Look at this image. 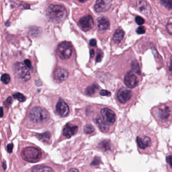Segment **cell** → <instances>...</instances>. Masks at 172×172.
<instances>
[{
	"label": "cell",
	"mask_w": 172,
	"mask_h": 172,
	"mask_svg": "<svg viewBox=\"0 0 172 172\" xmlns=\"http://www.w3.org/2000/svg\"><path fill=\"white\" fill-rule=\"evenodd\" d=\"M69 171H75V172H78V170H77V169H70V170H69Z\"/></svg>",
	"instance_id": "obj_44"
},
{
	"label": "cell",
	"mask_w": 172,
	"mask_h": 172,
	"mask_svg": "<svg viewBox=\"0 0 172 172\" xmlns=\"http://www.w3.org/2000/svg\"><path fill=\"white\" fill-rule=\"evenodd\" d=\"M136 6L138 9L142 13L146 15H148L151 12V8L150 6L143 1H139L137 2Z\"/></svg>",
	"instance_id": "obj_18"
},
{
	"label": "cell",
	"mask_w": 172,
	"mask_h": 172,
	"mask_svg": "<svg viewBox=\"0 0 172 172\" xmlns=\"http://www.w3.org/2000/svg\"><path fill=\"white\" fill-rule=\"evenodd\" d=\"M166 29L168 33L170 35H172V19H171V20L169 21L168 24L166 25Z\"/></svg>",
	"instance_id": "obj_29"
},
{
	"label": "cell",
	"mask_w": 172,
	"mask_h": 172,
	"mask_svg": "<svg viewBox=\"0 0 172 172\" xmlns=\"http://www.w3.org/2000/svg\"><path fill=\"white\" fill-rule=\"evenodd\" d=\"M29 116L32 121L37 123H45L50 119V114L47 109L40 107H33Z\"/></svg>",
	"instance_id": "obj_2"
},
{
	"label": "cell",
	"mask_w": 172,
	"mask_h": 172,
	"mask_svg": "<svg viewBox=\"0 0 172 172\" xmlns=\"http://www.w3.org/2000/svg\"><path fill=\"white\" fill-rule=\"evenodd\" d=\"M97 29L99 31H103L109 29L110 23L109 19L105 17H100L97 20Z\"/></svg>",
	"instance_id": "obj_15"
},
{
	"label": "cell",
	"mask_w": 172,
	"mask_h": 172,
	"mask_svg": "<svg viewBox=\"0 0 172 172\" xmlns=\"http://www.w3.org/2000/svg\"><path fill=\"white\" fill-rule=\"evenodd\" d=\"M78 127L73 124L68 123L66 125L63 129V135L67 138L71 137L77 133Z\"/></svg>",
	"instance_id": "obj_14"
},
{
	"label": "cell",
	"mask_w": 172,
	"mask_h": 172,
	"mask_svg": "<svg viewBox=\"0 0 172 172\" xmlns=\"http://www.w3.org/2000/svg\"><path fill=\"white\" fill-rule=\"evenodd\" d=\"M154 115L156 119L162 123H167L172 119V109L170 106L166 105L156 107Z\"/></svg>",
	"instance_id": "obj_3"
},
{
	"label": "cell",
	"mask_w": 172,
	"mask_h": 172,
	"mask_svg": "<svg viewBox=\"0 0 172 172\" xmlns=\"http://www.w3.org/2000/svg\"><path fill=\"white\" fill-rule=\"evenodd\" d=\"M37 138L41 141L46 142L49 141L51 137V134L49 132H45L43 133L37 134Z\"/></svg>",
	"instance_id": "obj_21"
},
{
	"label": "cell",
	"mask_w": 172,
	"mask_h": 172,
	"mask_svg": "<svg viewBox=\"0 0 172 172\" xmlns=\"http://www.w3.org/2000/svg\"><path fill=\"white\" fill-rule=\"evenodd\" d=\"M170 70L172 72V57L171 58V63H170Z\"/></svg>",
	"instance_id": "obj_42"
},
{
	"label": "cell",
	"mask_w": 172,
	"mask_h": 172,
	"mask_svg": "<svg viewBox=\"0 0 172 172\" xmlns=\"http://www.w3.org/2000/svg\"><path fill=\"white\" fill-rule=\"evenodd\" d=\"M99 86L96 84L90 85V86H89L87 87V88L85 90V93L87 95H93L95 93V92L97 90V89H99Z\"/></svg>",
	"instance_id": "obj_22"
},
{
	"label": "cell",
	"mask_w": 172,
	"mask_h": 172,
	"mask_svg": "<svg viewBox=\"0 0 172 172\" xmlns=\"http://www.w3.org/2000/svg\"><path fill=\"white\" fill-rule=\"evenodd\" d=\"M7 151L9 153H11L13 151V144H9L7 145Z\"/></svg>",
	"instance_id": "obj_38"
},
{
	"label": "cell",
	"mask_w": 172,
	"mask_h": 172,
	"mask_svg": "<svg viewBox=\"0 0 172 172\" xmlns=\"http://www.w3.org/2000/svg\"><path fill=\"white\" fill-rule=\"evenodd\" d=\"M166 160H167V162L169 164V165L172 168V155H170L167 156Z\"/></svg>",
	"instance_id": "obj_36"
},
{
	"label": "cell",
	"mask_w": 172,
	"mask_h": 172,
	"mask_svg": "<svg viewBox=\"0 0 172 172\" xmlns=\"http://www.w3.org/2000/svg\"><path fill=\"white\" fill-rule=\"evenodd\" d=\"M103 58V53L101 51H99L97 54V58H96V61L97 62H100L102 60Z\"/></svg>",
	"instance_id": "obj_33"
},
{
	"label": "cell",
	"mask_w": 172,
	"mask_h": 172,
	"mask_svg": "<svg viewBox=\"0 0 172 172\" xmlns=\"http://www.w3.org/2000/svg\"><path fill=\"white\" fill-rule=\"evenodd\" d=\"M94 130V128L91 125H86L84 127L83 131L86 134L92 133Z\"/></svg>",
	"instance_id": "obj_26"
},
{
	"label": "cell",
	"mask_w": 172,
	"mask_h": 172,
	"mask_svg": "<svg viewBox=\"0 0 172 172\" xmlns=\"http://www.w3.org/2000/svg\"><path fill=\"white\" fill-rule=\"evenodd\" d=\"M72 47L70 43L63 41L59 44L57 49V55L62 60H66L71 57L72 53Z\"/></svg>",
	"instance_id": "obj_6"
},
{
	"label": "cell",
	"mask_w": 172,
	"mask_h": 172,
	"mask_svg": "<svg viewBox=\"0 0 172 172\" xmlns=\"http://www.w3.org/2000/svg\"><path fill=\"white\" fill-rule=\"evenodd\" d=\"M132 68L133 70L135 71L136 73L140 74V71L139 67L137 63L136 62H133L132 64Z\"/></svg>",
	"instance_id": "obj_28"
},
{
	"label": "cell",
	"mask_w": 172,
	"mask_h": 172,
	"mask_svg": "<svg viewBox=\"0 0 172 172\" xmlns=\"http://www.w3.org/2000/svg\"><path fill=\"white\" fill-rule=\"evenodd\" d=\"M23 158L29 162H36L40 160L41 157V152L37 148H25L23 150L21 153Z\"/></svg>",
	"instance_id": "obj_5"
},
{
	"label": "cell",
	"mask_w": 172,
	"mask_h": 172,
	"mask_svg": "<svg viewBox=\"0 0 172 172\" xmlns=\"http://www.w3.org/2000/svg\"><path fill=\"white\" fill-rule=\"evenodd\" d=\"M101 118L103 121L108 125H113L115 122V114L108 108H103L101 110Z\"/></svg>",
	"instance_id": "obj_8"
},
{
	"label": "cell",
	"mask_w": 172,
	"mask_h": 172,
	"mask_svg": "<svg viewBox=\"0 0 172 172\" xmlns=\"http://www.w3.org/2000/svg\"><path fill=\"white\" fill-rule=\"evenodd\" d=\"M160 4L169 10L172 9V0H160Z\"/></svg>",
	"instance_id": "obj_24"
},
{
	"label": "cell",
	"mask_w": 172,
	"mask_h": 172,
	"mask_svg": "<svg viewBox=\"0 0 172 172\" xmlns=\"http://www.w3.org/2000/svg\"><path fill=\"white\" fill-rule=\"evenodd\" d=\"M56 111L61 117H66L69 113V108L67 103L63 99H60L56 105Z\"/></svg>",
	"instance_id": "obj_13"
},
{
	"label": "cell",
	"mask_w": 172,
	"mask_h": 172,
	"mask_svg": "<svg viewBox=\"0 0 172 172\" xmlns=\"http://www.w3.org/2000/svg\"><path fill=\"white\" fill-rule=\"evenodd\" d=\"M13 97L15 99H17L20 102H24L26 100V97H25L24 95H23L22 94L17 92L13 95Z\"/></svg>",
	"instance_id": "obj_25"
},
{
	"label": "cell",
	"mask_w": 172,
	"mask_h": 172,
	"mask_svg": "<svg viewBox=\"0 0 172 172\" xmlns=\"http://www.w3.org/2000/svg\"><path fill=\"white\" fill-rule=\"evenodd\" d=\"M89 45L92 47H94L97 45V41L95 39H92L89 41Z\"/></svg>",
	"instance_id": "obj_39"
},
{
	"label": "cell",
	"mask_w": 172,
	"mask_h": 172,
	"mask_svg": "<svg viewBox=\"0 0 172 172\" xmlns=\"http://www.w3.org/2000/svg\"><path fill=\"white\" fill-rule=\"evenodd\" d=\"M137 143L138 147L142 150H144L151 145V139L148 136H143V137H137Z\"/></svg>",
	"instance_id": "obj_17"
},
{
	"label": "cell",
	"mask_w": 172,
	"mask_h": 172,
	"mask_svg": "<svg viewBox=\"0 0 172 172\" xmlns=\"http://www.w3.org/2000/svg\"><path fill=\"white\" fill-rule=\"evenodd\" d=\"M1 81L5 84H7L10 81V75L8 74H4L1 76Z\"/></svg>",
	"instance_id": "obj_27"
},
{
	"label": "cell",
	"mask_w": 172,
	"mask_h": 172,
	"mask_svg": "<svg viewBox=\"0 0 172 172\" xmlns=\"http://www.w3.org/2000/svg\"><path fill=\"white\" fill-rule=\"evenodd\" d=\"M101 162L100 160V158H95V159L93 160V162H91V165L92 166H97L99 164V162Z\"/></svg>",
	"instance_id": "obj_35"
},
{
	"label": "cell",
	"mask_w": 172,
	"mask_h": 172,
	"mask_svg": "<svg viewBox=\"0 0 172 172\" xmlns=\"http://www.w3.org/2000/svg\"><path fill=\"white\" fill-rule=\"evenodd\" d=\"M68 72L66 69L59 67L55 70L54 72V77L55 81L58 83H61L66 80L68 77Z\"/></svg>",
	"instance_id": "obj_11"
},
{
	"label": "cell",
	"mask_w": 172,
	"mask_h": 172,
	"mask_svg": "<svg viewBox=\"0 0 172 172\" xmlns=\"http://www.w3.org/2000/svg\"><path fill=\"white\" fill-rule=\"evenodd\" d=\"M46 15L49 20L52 22L60 23L65 20L67 15L66 9L59 5H51L46 11Z\"/></svg>",
	"instance_id": "obj_1"
},
{
	"label": "cell",
	"mask_w": 172,
	"mask_h": 172,
	"mask_svg": "<svg viewBox=\"0 0 172 172\" xmlns=\"http://www.w3.org/2000/svg\"><path fill=\"white\" fill-rule=\"evenodd\" d=\"M3 168L4 169V170H6L7 168V165H6V162L4 160L3 162Z\"/></svg>",
	"instance_id": "obj_41"
},
{
	"label": "cell",
	"mask_w": 172,
	"mask_h": 172,
	"mask_svg": "<svg viewBox=\"0 0 172 172\" xmlns=\"http://www.w3.org/2000/svg\"><path fill=\"white\" fill-rule=\"evenodd\" d=\"M94 121L97 126V127L99 128V129L101 130V131L106 132L109 131V125L105 123L103 121L102 118L99 115L95 116L94 118Z\"/></svg>",
	"instance_id": "obj_16"
},
{
	"label": "cell",
	"mask_w": 172,
	"mask_h": 172,
	"mask_svg": "<svg viewBox=\"0 0 172 172\" xmlns=\"http://www.w3.org/2000/svg\"><path fill=\"white\" fill-rule=\"evenodd\" d=\"M124 32L121 29H118L113 35V41L116 44H119L123 39Z\"/></svg>",
	"instance_id": "obj_19"
},
{
	"label": "cell",
	"mask_w": 172,
	"mask_h": 172,
	"mask_svg": "<svg viewBox=\"0 0 172 172\" xmlns=\"http://www.w3.org/2000/svg\"><path fill=\"white\" fill-rule=\"evenodd\" d=\"M13 71L15 76L21 81H28L31 78L29 68L22 63H16L13 66Z\"/></svg>",
	"instance_id": "obj_4"
},
{
	"label": "cell",
	"mask_w": 172,
	"mask_h": 172,
	"mask_svg": "<svg viewBox=\"0 0 172 172\" xmlns=\"http://www.w3.org/2000/svg\"><path fill=\"white\" fill-rule=\"evenodd\" d=\"M12 103V99L11 97H9L4 102V105L5 107H8Z\"/></svg>",
	"instance_id": "obj_31"
},
{
	"label": "cell",
	"mask_w": 172,
	"mask_h": 172,
	"mask_svg": "<svg viewBox=\"0 0 172 172\" xmlns=\"http://www.w3.org/2000/svg\"><path fill=\"white\" fill-rule=\"evenodd\" d=\"M94 21L90 15H87L82 17L78 22V25L80 28L84 31L90 30L94 27Z\"/></svg>",
	"instance_id": "obj_7"
},
{
	"label": "cell",
	"mask_w": 172,
	"mask_h": 172,
	"mask_svg": "<svg viewBox=\"0 0 172 172\" xmlns=\"http://www.w3.org/2000/svg\"><path fill=\"white\" fill-rule=\"evenodd\" d=\"M78 1H79V2L84 3L87 1L88 0H78Z\"/></svg>",
	"instance_id": "obj_45"
},
{
	"label": "cell",
	"mask_w": 172,
	"mask_h": 172,
	"mask_svg": "<svg viewBox=\"0 0 172 172\" xmlns=\"http://www.w3.org/2000/svg\"><path fill=\"white\" fill-rule=\"evenodd\" d=\"M124 83L128 87L133 88L137 85L138 79L133 72H129L124 77Z\"/></svg>",
	"instance_id": "obj_12"
},
{
	"label": "cell",
	"mask_w": 172,
	"mask_h": 172,
	"mask_svg": "<svg viewBox=\"0 0 172 172\" xmlns=\"http://www.w3.org/2000/svg\"><path fill=\"white\" fill-rule=\"evenodd\" d=\"M99 94L103 96H107V97H109L111 95V93L109 91H107V90H101L99 92Z\"/></svg>",
	"instance_id": "obj_34"
},
{
	"label": "cell",
	"mask_w": 172,
	"mask_h": 172,
	"mask_svg": "<svg viewBox=\"0 0 172 172\" xmlns=\"http://www.w3.org/2000/svg\"><path fill=\"white\" fill-rule=\"evenodd\" d=\"M94 51L93 50V49H92L90 51V57L91 58H93L94 57Z\"/></svg>",
	"instance_id": "obj_40"
},
{
	"label": "cell",
	"mask_w": 172,
	"mask_h": 172,
	"mask_svg": "<svg viewBox=\"0 0 172 172\" xmlns=\"http://www.w3.org/2000/svg\"><path fill=\"white\" fill-rule=\"evenodd\" d=\"M24 64L25 65L27 66L28 68H31V62L30 60H29L28 59H26L24 61Z\"/></svg>",
	"instance_id": "obj_37"
},
{
	"label": "cell",
	"mask_w": 172,
	"mask_h": 172,
	"mask_svg": "<svg viewBox=\"0 0 172 172\" xmlns=\"http://www.w3.org/2000/svg\"><path fill=\"white\" fill-rule=\"evenodd\" d=\"M3 107H1V117H3Z\"/></svg>",
	"instance_id": "obj_43"
},
{
	"label": "cell",
	"mask_w": 172,
	"mask_h": 172,
	"mask_svg": "<svg viewBox=\"0 0 172 172\" xmlns=\"http://www.w3.org/2000/svg\"><path fill=\"white\" fill-rule=\"evenodd\" d=\"M100 148L105 152H107L111 149V144L109 140H105L100 143Z\"/></svg>",
	"instance_id": "obj_23"
},
{
	"label": "cell",
	"mask_w": 172,
	"mask_h": 172,
	"mask_svg": "<svg viewBox=\"0 0 172 172\" xmlns=\"http://www.w3.org/2000/svg\"><path fill=\"white\" fill-rule=\"evenodd\" d=\"M135 22L137 24L141 25L144 24V19L143 18H142L141 17L138 16L136 17Z\"/></svg>",
	"instance_id": "obj_30"
},
{
	"label": "cell",
	"mask_w": 172,
	"mask_h": 172,
	"mask_svg": "<svg viewBox=\"0 0 172 172\" xmlns=\"http://www.w3.org/2000/svg\"><path fill=\"white\" fill-rule=\"evenodd\" d=\"M132 95L131 90L125 87H122L118 92V99L120 103H125L131 99Z\"/></svg>",
	"instance_id": "obj_10"
},
{
	"label": "cell",
	"mask_w": 172,
	"mask_h": 172,
	"mask_svg": "<svg viewBox=\"0 0 172 172\" xmlns=\"http://www.w3.org/2000/svg\"><path fill=\"white\" fill-rule=\"evenodd\" d=\"M145 27H138V29L136 30V33H137L139 35H141V34H143L145 33Z\"/></svg>",
	"instance_id": "obj_32"
},
{
	"label": "cell",
	"mask_w": 172,
	"mask_h": 172,
	"mask_svg": "<svg viewBox=\"0 0 172 172\" xmlns=\"http://www.w3.org/2000/svg\"><path fill=\"white\" fill-rule=\"evenodd\" d=\"M112 0H97L94 5V10L97 13L105 12L111 6Z\"/></svg>",
	"instance_id": "obj_9"
},
{
	"label": "cell",
	"mask_w": 172,
	"mask_h": 172,
	"mask_svg": "<svg viewBox=\"0 0 172 172\" xmlns=\"http://www.w3.org/2000/svg\"><path fill=\"white\" fill-rule=\"evenodd\" d=\"M33 172H53L54 171L50 167L46 166H35L32 169Z\"/></svg>",
	"instance_id": "obj_20"
}]
</instances>
